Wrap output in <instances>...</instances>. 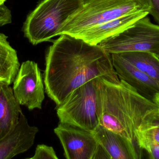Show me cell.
Returning <instances> with one entry per match:
<instances>
[{"label":"cell","mask_w":159,"mask_h":159,"mask_svg":"<svg viewBox=\"0 0 159 159\" xmlns=\"http://www.w3.org/2000/svg\"><path fill=\"white\" fill-rule=\"evenodd\" d=\"M117 53L159 83V58L156 54L143 51Z\"/></svg>","instance_id":"9a60e30c"},{"label":"cell","mask_w":159,"mask_h":159,"mask_svg":"<svg viewBox=\"0 0 159 159\" xmlns=\"http://www.w3.org/2000/svg\"><path fill=\"white\" fill-rule=\"evenodd\" d=\"M136 143L140 148L148 153L149 158L159 159V145L154 139L142 131L137 132Z\"/></svg>","instance_id":"2e32d148"},{"label":"cell","mask_w":159,"mask_h":159,"mask_svg":"<svg viewBox=\"0 0 159 159\" xmlns=\"http://www.w3.org/2000/svg\"><path fill=\"white\" fill-rule=\"evenodd\" d=\"M141 131L154 139L159 145V120Z\"/></svg>","instance_id":"ac0fdd59"},{"label":"cell","mask_w":159,"mask_h":159,"mask_svg":"<svg viewBox=\"0 0 159 159\" xmlns=\"http://www.w3.org/2000/svg\"><path fill=\"white\" fill-rule=\"evenodd\" d=\"M82 0H43L23 25L24 36L33 45L57 36L60 29L82 7Z\"/></svg>","instance_id":"3957f363"},{"label":"cell","mask_w":159,"mask_h":159,"mask_svg":"<svg viewBox=\"0 0 159 159\" xmlns=\"http://www.w3.org/2000/svg\"><path fill=\"white\" fill-rule=\"evenodd\" d=\"M158 117H159V112H158Z\"/></svg>","instance_id":"d4e9b609"},{"label":"cell","mask_w":159,"mask_h":159,"mask_svg":"<svg viewBox=\"0 0 159 159\" xmlns=\"http://www.w3.org/2000/svg\"><path fill=\"white\" fill-rule=\"evenodd\" d=\"M6 0H0V6L4 4Z\"/></svg>","instance_id":"603a6c76"},{"label":"cell","mask_w":159,"mask_h":159,"mask_svg":"<svg viewBox=\"0 0 159 159\" xmlns=\"http://www.w3.org/2000/svg\"><path fill=\"white\" fill-rule=\"evenodd\" d=\"M98 45L110 54L143 51L156 54L159 52V25L146 16Z\"/></svg>","instance_id":"8992f818"},{"label":"cell","mask_w":159,"mask_h":159,"mask_svg":"<svg viewBox=\"0 0 159 159\" xmlns=\"http://www.w3.org/2000/svg\"><path fill=\"white\" fill-rule=\"evenodd\" d=\"M82 1L83 3H84L89 1V0H82ZM137 1L139 2V3L148 11V10L150 8L149 0H137Z\"/></svg>","instance_id":"44dd1931"},{"label":"cell","mask_w":159,"mask_h":159,"mask_svg":"<svg viewBox=\"0 0 159 159\" xmlns=\"http://www.w3.org/2000/svg\"><path fill=\"white\" fill-rule=\"evenodd\" d=\"M30 159H58L52 147L44 144L38 145L33 157Z\"/></svg>","instance_id":"e0dca14e"},{"label":"cell","mask_w":159,"mask_h":159,"mask_svg":"<svg viewBox=\"0 0 159 159\" xmlns=\"http://www.w3.org/2000/svg\"><path fill=\"white\" fill-rule=\"evenodd\" d=\"M7 36L0 33V83L13 84L20 67L16 49L7 41Z\"/></svg>","instance_id":"5bb4252c"},{"label":"cell","mask_w":159,"mask_h":159,"mask_svg":"<svg viewBox=\"0 0 159 159\" xmlns=\"http://www.w3.org/2000/svg\"><path fill=\"white\" fill-rule=\"evenodd\" d=\"M98 77L115 84L120 82L111 54L100 46L63 34L49 47L43 81L46 93L57 106L75 90Z\"/></svg>","instance_id":"6da1fadb"},{"label":"cell","mask_w":159,"mask_h":159,"mask_svg":"<svg viewBox=\"0 0 159 159\" xmlns=\"http://www.w3.org/2000/svg\"><path fill=\"white\" fill-rule=\"evenodd\" d=\"M54 133L59 139L67 159H93L98 147L93 132L59 122Z\"/></svg>","instance_id":"ba28073f"},{"label":"cell","mask_w":159,"mask_h":159,"mask_svg":"<svg viewBox=\"0 0 159 159\" xmlns=\"http://www.w3.org/2000/svg\"><path fill=\"white\" fill-rule=\"evenodd\" d=\"M148 15V11L145 10L133 12L93 26L74 36L90 44L97 45L104 40L118 34L138 20Z\"/></svg>","instance_id":"8fae6325"},{"label":"cell","mask_w":159,"mask_h":159,"mask_svg":"<svg viewBox=\"0 0 159 159\" xmlns=\"http://www.w3.org/2000/svg\"><path fill=\"white\" fill-rule=\"evenodd\" d=\"M156 56H157V57H158V58H159V53H157V54H156Z\"/></svg>","instance_id":"cb8c5ba5"},{"label":"cell","mask_w":159,"mask_h":159,"mask_svg":"<svg viewBox=\"0 0 159 159\" xmlns=\"http://www.w3.org/2000/svg\"><path fill=\"white\" fill-rule=\"evenodd\" d=\"M149 14L152 15L159 25V0H149Z\"/></svg>","instance_id":"ffe728a7"},{"label":"cell","mask_w":159,"mask_h":159,"mask_svg":"<svg viewBox=\"0 0 159 159\" xmlns=\"http://www.w3.org/2000/svg\"><path fill=\"white\" fill-rule=\"evenodd\" d=\"M13 84L14 96L20 105L30 111L42 109L45 91L38 63L30 60L22 63Z\"/></svg>","instance_id":"52a82bcc"},{"label":"cell","mask_w":159,"mask_h":159,"mask_svg":"<svg viewBox=\"0 0 159 159\" xmlns=\"http://www.w3.org/2000/svg\"><path fill=\"white\" fill-rule=\"evenodd\" d=\"M98 143L106 151L109 159H140L143 155L138 145L99 125L94 132Z\"/></svg>","instance_id":"7c38bea8"},{"label":"cell","mask_w":159,"mask_h":159,"mask_svg":"<svg viewBox=\"0 0 159 159\" xmlns=\"http://www.w3.org/2000/svg\"><path fill=\"white\" fill-rule=\"evenodd\" d=\"M153 101L155 104H156L158 106H159V93L157 94L154 97L153 100Z\"/></svg>","instance_id":"7402d4cb"},{"label":"cell","mask_w":159,"mask_h":159,"mask_svg":"<svg viewBox=\"0 0 159 159\" xmlns=\"http://www.w3.org/2000/svg\"><path fill=\"white\" fill-rule=\"evenodd\" d=\"M12 14L9 8L4 4L0 6V27L11 23Z\"/></svg>","instance_id":"d6986e66"},{"label":"cell","mask_w":159,"mask_h":159,"mask_svg":"<svg viewBox=\"0 0 159 159\" xmlns=\"http://www.w3.org/2000/svg\"><path fill=\"white\" fill-rule=\"evenodd\" d=\"M39 129L29 124L23 113L12 131L0 140V159H10L27 152L34 144Z\"/></svg>","instance_id":"30bf717a"},{"label":"cell","mask_w":159,"mask_h":159,"mask_svg":"<svg viewBox=\"0 0 159 159\" xmlns=\"http://www.w3.org/2000/svg\"><path fill=\"white\" fill-rule=\"evenodd\" d=\"M159 106L131 86L98 78L99 125L136 143L139 131L159 120Z\"/></svg>","instance_id":"7a4b0ae2"},{"label":"cell","mask_w":159,"mask_h":159,"mask_svg":"<svg viewBox=\"0 0 159 159\" xmlns=\"http://www.w3.org/2000/svg\"><path fill=\"white\" fill-rule=\"evenodd\" d=\"M82 85L57 106L60 122L94 132L99 125L98 78Z\"/></svg>","instance_id":"5b68a950"},{"label":"cell","mask_w":159,"mask_h":159,"mask_svg":"<svg viewBox=\"0 0 159 159\" xmlns=\"http://www.w3.org/2000/svg\"><path fill=\"white\" fill-rule=\"evenodd\" d=\"M10 85L0 83V140L16 127L22 112Z\"/></svg>","instance_id":"4fadbf2b"},{"label":"cell","mask_w":159,"mask_h":159,"mask_svg":"<svg viewBox=\"0 0 159 159\" xmlns=\"http://www.w3.org/2000/svg\"><path fill=\"white\" fill-rule=\"evenodd\" d=\"M112 64L120 80H123L141 95L153 101L159 93V83L137 69L119 53L111 54Z\"/></svg>","instance_id":"9c48e42d"},{"label":"cell","mask_w":159,"mask_h":159,"mask_svg":"<svg viewBox=\"0 0 159 159\" xmlns=\"http://www.w3.org/2000/svg\"><path fill=\"white\" fill-rule=\"evenodd\" d=\"M142 10L148 11L137 0H89L68 20L58 35L74 36L93 26Z\"/></svg>","instance_id":"277c9868"}]
</instances>
